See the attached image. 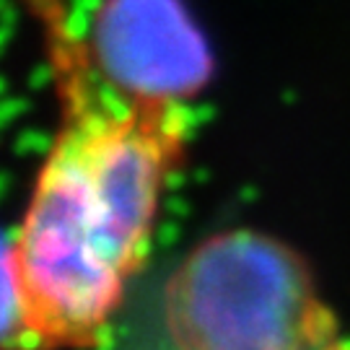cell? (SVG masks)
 Masks as SVG:
<instances>
[{
	"label": "cell",
	"instance_id": "obj_1",
	"mask_svg": "<svg viewBox=\"0 0 350 350\" xmlns=\"http://www.w3.org/2000/svg\"><path fill=\"white\" fill-rule=\"evenodd\" d=\"M34 3L60 127L5 247L3 345L96 348L148 254L163 187L185 159L189 112L182 101L120 91L60 0Z\"/></svg>",
	"mask_w": 350,
	"mask_h": 350
},
{
	"label": "cell",
	"instance_id": "obj_2",
	"mask_svg": "<svg viewBox=\"0 0 350 350\" xmlns=\"http://www.w3.org/2000/svg\"><path fill=\"white\" fill-rule=\"evenodd\" d=\"M163 332L187 350H332L348 345L306 260L275 237L205 239L169 275Z\"/></svg>",
	"mask_w": 350,
	"mask_h": 350
},
{
	"label": "cell",
	"instance_id": "obj_3",
	"mask_svg": "<svg viewBox=\"0 0 350 350\" xmlns=\"http://www.w3.org/2000/svg\"><path fill=\"white\" fill-rule=\"evenodd\" d=\"M86 42L96 68L135 99L187 104L213 75L208 39L182 0H101Z\"/></svg>",
	"mask_w": 350,
	"mask_h": 350
}]
</instances>
